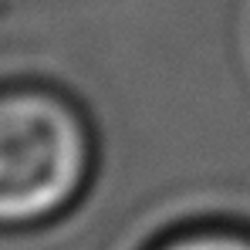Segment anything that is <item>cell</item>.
<instances>
[{
	"label": "cell",
	"mask_w": 250,
	"mask_h": 250,
	"mask_svg": "<svg viewBox=\"0 0 250 250\" xmlns=\"http://www.w3.org/2000/svg\"><path fill=\"white\" fill-rule=\"evenodd\" d=\"M84 176V135L71 108L38 88L0 91V227L64 207Z\"/></svg>",
	"instance_id": "cell-1"
},
{
	"label": "cell",
	"mask_w": 250,
	"mask_h": 250,
	"mask_svg": "<svg viewBox=\"0 0 250 250\" xmlns=\"http://www.w3.org/2000/svg\"><path fill=\"white\" fill-rule=\"evenodd\" d=\"M159 250H250V237L227 233V230H196L163 244Z\"/></svg>",
	"instance_id": "cell-2"
}]
</instances>
